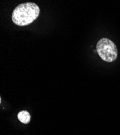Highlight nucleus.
Listing matches in <instances>:
<instances>
[{
  "label": "nucleus",
  "instance_id": "1",
  "mask_svg": "<svg viewBox=\"0 0 120 135\" xmlns=\"http://www.w3.org/2000/svg\"><path fill=\"white\" fill-rule=\"evenodd\" d=\"M40 13L39 6L34 2H25L19 4L14 10L12 19L19 26H25L32 23Z\"/></svg>",
  "mask_w": 120,
  "mask_h": 135
},
{
  "label": "nucleus",
  "instance_id": "2",
  "mask_svg": "<svg viewBox=\"0 0 120 135\" xmlns=\"http://www.w3.org/2000/svg\"><path fill=\"white\" fill-rule=\"evenodd\" d=\"M96 50L101 59L107 62H113L117 57V47L110 39L102 38L96 44Z\"/></svg>",
  "mask_w": 120,
  "mask_h": 135
},
{
  "label": "nucleus",
  "instance_id": "3",
  "mask_svg": "<svg viewBox=\"0 0 120 135\" xmlns=\"http://www.w3.org/2000/svg\"><path fill=\"white\" fill-rule=\"evenodd\" d=\"M17 117L18 120L24 124H28L30 122L31 116L29 112L27 111H21L18 114Z\"/></svg>",
  "mask_w": 120,
  "mask_h": 135
}]
</instances>
